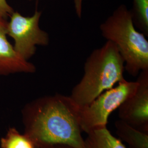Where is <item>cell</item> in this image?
<instances>
[{
  "label": "cell",
  "mask_w": 148,
  "mask_h": 148,
  "mask_svg": "<svg viewBox=\"0 0 148 148\" xmlns=\"http://www.w3.org/2000/svg\"><path fill=\"white\" fill-rule=\"evenodd\" d=\"M79 109L70 96L56 94L38 99L27 106L25 136L36 148L65 145L85 148Z\"/></svg>",
  "instance_id": "6da1fadb"
},
{
  "label": "cell",
  "mask_w": 148,
  "mask_h": 148,
  "mask_svg": "<svg viewBox=\"0 0 148 148\" xmlns=\"http://www.w3.org/2000/svg\"><path fill=\"white\" fill-rule=\"evenodd\" d=\"M125 63L116 45L107 41L90 54L81 81L70 95L79 106H88L102 93L124 80Z\"/></svg>",
  "instance_id": "7a4b0ae2"
},
{
  "label": "cell",
  "mask_w": 148,
  "mask_h": 148,
  "mask_svg": "<svg viewBox=\"0 0 148 148\" xmlns=\"http://www.w3.org/2000/svg\"><path fill=\"white\" fill-rule=\"evenodd\" d=\"M103 37L114 43L125 63V70L133 77L148 69V41L138 32L130 10L120 5L100 25Z\"/></svg>",
  "instance_id": "3957f363"
},
{
  "label": "cell",
  "mask_w": 148,
  "mask_h": 148,
  "mask_svg": "<svg viewBox=\"0 0 148 148\" xmlns=\"http://www.w3.org/2000/svg\"><path fill=\"white\" fill-rule=\"evenodd\" d=\"M137 81L125 79L106 90L88 106L79 107V120L82 132L87 134L106 127L109 115L136 90Z\"/></svg>",
  "instance_id": "277c9868"
},
{
  "label": "cell",
  "mask_w": 148,
  "mask_h": 148,
  "mask_svg": "<svg viewBox=\"0 0 148 148\" xmlns=\"http://www.w3.org/2000/svg\"><path fill=\"white\" fill-rule=\"evenodd\" d=\"M41 14L37 9L31 16H24L14 11L7 23V35L14 41V49L26 60L35 54L36 46H47L49 42L47 32L39 27Z\"/></svg>",
  "instance_id": "5b68a950"
},
{
  "label": "cell",
  "mask_w": 148,
  "mask_h": 148,
  "mask_svg": "<svg viewBox=\"0 0 148 148\" xmlns=\"http://www.w3.org/2000/svg\"><path fill=\"white\" fill-rule=\"evenodd\" d=\"M136 90L119 107L120 120L148 133V69L138 74Z\"/></svg>",
  "instance_id": "8992f818"
},
{
  "label": "cell",
  "mask_w": 148,
  "mask_h": 148,
  "mask_svg": "<svg viewBox=\"0 0 148 148\" xmlns=\"http://www.w3.org/2000/svg\"><path fill=\"white\" fill-rule=\"evenodd\" d=\"M7 23V19L0 16V75L35 73L36 66L21 58L8 41Z\"/></svg>",
  "instance_id": "52a82bcc"
},
{
  "label": "cell",
  "mask_w": 148,
  "mask_h": 148,
  "mask_svg": "<svg viewBox=\"0 0 148 148\" xmlns=\"http://www.w3.org/2000/svg\"><path fill=\"white\" fill-rule=\"evenodd\" d=\"M117 134L130 148H148V133L133 127L122 120L115 123Z\"/></svg>",
  "instance_id": "ba28073f"
},
{
  "label": "cell",
  "mask_w": 148,
  "mask_h": 148,
  "mask_svg": "<svg viewBox=\"0 0 148 148\" xmlns=\"http://www.w3.org/2000/svg\"><path fill=\"white\" fill-rule=\"evenodd\" d=\"M85 148H127L121 140L115 137L107 127L87 133Z\"/></svg>",
  "instance_id": "9c48e42d"
},
{
  "label": "cell",
  "mask_w": 148,
  "mask_h": 148,
  "mask_svg": "<svg viewBox=\"0 0 148 148\" xmlns=\"http://www.w3.org/2000/svg\"><path fill=\"white\" fill-rule=\"evenodd\" d=\"M130 11L135 27L148 36V0H133L132 9Z\"/></svg>",
  "instance_id": "30bf717a"
},
{
  "label": "cell",
  "mask_w": 148,
  "mask_h": 148,
  "mask_svg": "<svg viewBox=\"0 0 148 148\" xmlns=\"http://www.w3.org/2000/svg\"><path fill=\"white\" fill-rule=\"evenodd\" d=\"M3 148H36L32 140L25 135H21L16 130H11L2 140Z\"/></svg>",
  "instance_id": "8fae6325"
},
{
  "label": "cell",
  "mask_w": 148,
  "mask_h": 148,
  "mask_svg": "<svg viewBox=\"0 0 148 148\" xmlns=\"http://www.w3.org/2000/svg\"><path fill=\"white\" fill-rule=\"evenodd\" d=\"M14 12V10L10 5L7 0H0V16L7 19Z\"/></svg>",
  "instance_id": "7c38bea8"
},
{
  "label": "cell",
  "mask_w": 148,
  "mask_h": 148,
  "mask_svg": "<svg viewBox=\"0 0 148 148\" xmlns=\"http://www.w3.org/2000/svg\"><path fill=\"white\" fill-rule=\"evenodd\" d=\"M75 12L77 16L81 18L82 16V0H74Z\"/></svg>",
  "instance_id": "4fadbf2b"
},
{
  "label": "cell",
  "mask_w": 148,
  "mask_h": 148,
  "mask_svg": "<svg viewBox=\"0 0 148 148\" xmlns=\"http://www.w3.org/2000/svg\"><path fill=\"white\" fill-rule=\"evenodd\" d=\"M74 148L71 147H69L68 145H50L47 147H40V148Z\"/></svg>",
  "instance_id": "5bb4252c"
},
{
  "label": "cell",
  "mask_w": 148,
  "mask_h": 148,
  "mask_svg": "<svg viewBox=\"0 0 148 148\" xmlns=\"http://www.w3.org/2000/svg\"><path fill=\"white\" fill-rule=\"evenodd\" d=\"M30 1H31V0H30Z\"/></svg>",
  "instance_id": "9a60e30c"
}]
</instances>
